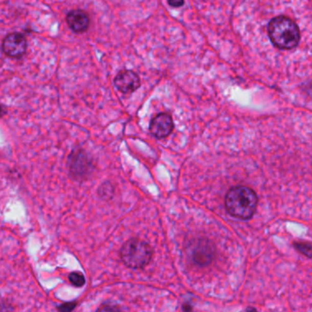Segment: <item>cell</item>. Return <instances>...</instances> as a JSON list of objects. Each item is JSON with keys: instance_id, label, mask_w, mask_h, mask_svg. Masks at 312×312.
Wrapping results in <instances>:
<instances>
[{"instance_id": "6da1fadb", "label": "cell", "mask_w": 312, "mask_h": 312, "mask_svg": "<svg viewBox=\"0 0 312 312\" xmlns=\"http://www.w3.org/2000/svg\"><path fill=\"white\" fill-rule=\"evenodd\" d=\"M258 199L256 192L246 186L231 188L226 196V207L232 216L249 220L256 213Z\"/></svg>"}, {"instance_id": "7a4b0ae2", "label": "cell", "mask_w": 312, "mask_h": 312, "mask_svg": "<svg viewBox=\"0 0 312 312\" xmlns=\"http://www.w3.org/2000/svg\"><path fill=\"white\" fill-rule=\"evenodd\" d=\"M269 39L279 50H291L298 46L300 39L299 27L289 17L278 16L272 18L268 26Z\"/></svg>"}, {"instance_id": "3957f363", "label": "cell", "mask_w": 312, "mask_h": 312, "mask_svg": "<svg viewBox=\"0 0 312 312\" xmlns=\"http://www.w3.org/2000/svg\"><path fill=\"white\" fill-rule=\"evenodd\" d=\"M153 250L147 242L138 238L129 239L123 244L120 257L127 268L141 269L147 266L152 259Z\"/></svg>"}, {"instance_id": "277c9868", "label": "cell", "mask_w": 312, "mask_h": 312, "mask_svg": "<svg viewBox=\"0 0 312 312\" xmlns=\"http://www.w3.org/2000/svg\"><path fill=\"white\" fill-rule=\"evenodd\" d=\"M71 178L75 182H84L94 173L96 165L94 159L83 148H74L67 159Z\"/></svg>"}, {"instance_id": "5b68a950", "label": "cell", "mask_w": 312, "mask_h": 312, "mask_svg": "<svg viewBox=\"0 0 312 312\" xmlns=\"http://www.w3.org/2000/svg\"><path fill=\"white\" fill-rule=\"evenodd\" d=\"M214 254V247L207 239H196L189 246V256L192 263L199 266H206L211 264Z\"/></svg>"}, {"instance_id": "8992f818", "label": "cell", "mask_w": 312, "mask_h": 312, "mask_svg": "<svg viewBox=\"0 0 312 312\" xmlns=\"http://www.w3.org/2000/svg\"><path fill=\"white\" fill-rule=\"evenodd\" d=\"M28 48L27 39L19 32H11L7 35L2 42V50L7 56L12 59H20L25 55Z\"/></svg>"}, {"instance_id": "52a82bcc", "label": "cell", "mask_w": 312, "mask_h": 312, "mask_svg": "<svg viewBox=\"0 0 312 312\" xmlns=\"http://www.w3.org/2000/svg\"><path fill=\"white\" fill-rule=\"evenodd\" d=\"M114 84L123 94H132L140 87L141 82L137 73L131 70L120 71L114 79Z\"/></svg>"}, {"instance_id": "ba28073f", "label": "cell", "mask_w": 312, "mask_h": 312, "mask_svg": "<svg viewBox=\"0 0 312 312\" xmlns=\"http://www.w3.org/2000/svg\"><path fill=\"white\" fill-rule=\"evenodd\" d=\"M174 128L173 119L168 113L158 114L152 118L149 130L157 139H165L172 133Z\"/></svg>"}, {"instance_id": "9c48e42d", "label": "cell", "mask_w": 312, "mask_h": 312, "mask_svg": "<svg viewBox=\"0 0 312 312\" xmlns=\"http://www.w3.org/2000/svg\"><path fill=\"white\" fill-rule=\"evenodd\" d=\"M66 23L74 33H83L90 26V17L82 9H73L65 17Z\"/></svg>"}, {"instance_id": "30bf717a", "label": "cell", "mask_w": 312, "mask_h": 312, "mask_svg": "<svg viewBox=\"0 0 312 312\" xmlns=\"http://www.w3.org/2000/svg\"><path fill=\"white\" fill-rule=\"evenodd\" d=\"M97 193L101 199L108 200L113 198L114 194H115V188L110 182H104L99 187Z\"/></svg>"}, {"instance_id": "8fae6325", "label": "cell", "mask_w": 312, "mask_h": 312, "mask_svg": "<svg viewBox=\"0 0 312 312\" xmlns=\"http://www.w3.org/2000/svg\"><path fill=\"white\" fill-rule=\"evenodd\" d=\"M69 281L72 283V285H74L76 287H81L84 286L85 284V278L83 276V274L79 272V271H74L72 273L69 274Z\"/></svg>"}, {"instance_id": "7c38bea8", "label": "cell", "mask_w": 312, "mask_h": 312, "mask_svg": "<svg viewBox=\"0 0 312 312\" xmlns=\"http://www.w3.org/2000/svg\"><path fill=\"white\" fill-rule=\"evenodd\" d=\"M295 248L298 251L308 258H312V243H295Z\"/></svg>"}, {"instance_id": "4fadbf2b", "label": "cell", "mask_w": 312, "mask_h": 312, "mask_svg": "<svg viewBox=\"0 0 312 312\" xmlns=\"http://www.w3.org/2000/svg\"><path fill=\"white\" fill-rule=\"evenodd\" d=\"M76 306H77V303L72 301V302H66V303L61 304L57 308L60 311L68 312L74 310V308H76Z\"/></svg>"}, {"instance_id": "5bb4252c", "label": "cell", "mask_w": 312, "mask_h": 312, "mask_svg": "<svg viewBox=\"0 0 312 312\" xmlns=\"http://www.w3.org/2000/svg\"><path fill=\"white\" fill-rule=\"evenodd\" d=\"M185 3L184 0H168V4L171 7V8H175V9H178L181 8Z\"/></svg>"}]
</instances>
